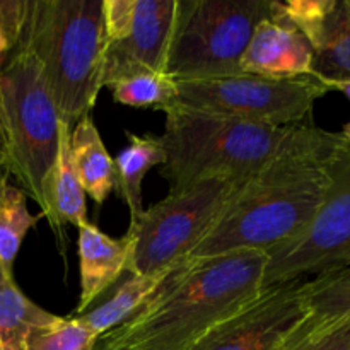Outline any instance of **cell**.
<instances>
[{
  "label": "cell",
  "instance_id": "1",
  "mask_svg": "<svg viewBox=\"0 0 350 350\" xmlns=\"http://www.w3.org/2000/svg\"><path fill=\"white\" fill-rule=\"evenodd\" d=\"M342 133L291 126L272 157L243 180L190 258L241 250L267 253L303 231L330 183V161Z\"/></svg>",
  "mask_w": 350,
  "mask_h": 350
},
{
  "label": "cell",
  "instance_id": "2",
  "mask_svg": "<svg viewBox=\"0 0 350 350\" xmlns=\"http://www.w3.org/2000/svg\"><path fill=\"white\" fill-rule=\"evenodd\" d=\"M267 255L241 250L188 258L129 320L92 350H191L215 325L258 296Z\"/></svg>",
  "mask_w": 350,
  "mask_h": 350
},
{
  "label": "cell",
  "instance_id": "3",
  "mask_svg": "<svg viewBox=\"0 0 350 350\" xmlns=\"http://www.w3.org/2000/svg\"><path fill=\"white\" fill-rule=\"evenodd\" d=\"M21 41L40 64L60 122L72 132L105 88L103 0H29Z\"/></svg>",
  "mask_w": 350,
  "mask_h": 350
},
{
  "label": "cell",
  "instance_id": "4",
  "mask_svg": "<svg viewBox=\"0 0 350 350\" xmlns=\"http://www.w3.org/2000/svg\"><path fill=\"white\" fill-rule=\"evenodd\" d=\"M161 173L170 191L214 178L243 181L275 154L291 126H269L173 103L164 109Z\"/></svg>",
  "mask_w": 350,
  "mask_h": 350
},
{
  "label": "cell",
  "instance_id": "5",
  "mask_svg": "<svg viewBox=\"0 0 350 350\" xmlns=\"http://www.w3.org/2000/svg\"><path fill=\"white\" fill-rule=\"evenodd\" d=\"M0 92L9 133V176L36 202L67 256V232L53 211V173L60 144V116L43 72L24 41L0 65Z\"/></svg>",
  "mask_w": 350,
  "mask_h": 350
},
{
  "label": "cell",
  "instance_id": "6",
  "mask_svg": "<svg viewBox=\"0 0 350 350\" xmlns=\"http://www.w3.org/2000/svg\"><path fill=\"white\" fill-rule=\"evenodd\" d=\"M273 0H176L166 74L174 82L239 75L241 58Z\"/></svg>",
  "mask_w": 350,
  "mask_h": 350
},
{
  "label": "cell",
  "instance_id": "7",
  "mask_svg": "<svg viewBox=\"0 0 350 350\" xmlns=\"http://www.w3.org/2000/svg\"><path fill=\"white\" fill-rule=\"evenodd\" d=\"M241 181L214 178L170 191L130 222L133 253L130 275H150L187 262L207 236Z\"/></svg>",
  "mask_w": 350,
  "mask_h": 350
},
{
  "label": "cell",
  "instance_id": "8",
  "mask_svg": "<svg viewBox=\"0 0 350 350\" xmlns=\"http://www.w3.org/2000/svg\"><path fill=\"white\" fill-rule=\"evenodd\" d=\"M263 289L291 280H310L350 265V144L330 161V183L306 228L269 250Z\"/></svg>",
  "mask_w": 350,
  "mask_h": 350
},
{
  "label": "cell",
  "instance_id": "9",
  "mask_svg": "<svg viewBox=\"0 0 350 350\" xmlns=\"http://www.w3.org/2000/svg\"><path fill=\"white\" fill-rule=\"evenodd\" d=\"M328 91L317 77L267 79L253 74L176 82V105L269 126L301 125Z\"/></svg>",
  "mask_w": 350,
  "mask_h": 350
},
{
  "label": "cell",
  "instance_id": "10",
  "mask_svg": "<svg viewBox=\"0 0 350 350\" xmlns=\"http://www.w3.org/2000/svg\"><path fill=\"white\" fill-rule=\"evenodd\" d=\"M303 286L304 280H291L265 287L191 350H286L291 334L306 317Z\"/></svg>",
  "mask_w": 350,
  "mask_h": 350
},
{
  "label": "cell",
  "instance_id": "11",
  "mask_svg": "<svg viewBox=\"0 0 350 350\" xmlns=\"http://www.w3.org/2000/svg\"><path fill=\"white\" fill-rule=\"evenodd\" d=\"M176 0H137L129 33L106 44L105 85L137 72H164Z\"/></svg>",
  "mask_w": 350,
  "mask_h": 350
},
{
  "label": "cell",
  "instance_id": "12",
  "mask_svg": "<svg viewBox=\"0 0 350 350\" xmlns=\"http://www.w3.org/2000/svg\"><path fill=\"white\" fill-rule=\"evenodd\" d=\"M241 72L267 79L310 77L313 50L296 27L267 17L253 31L241 58Z\"/></svg>",
  "mask_w": 350,
  "mask_h": 350
},
{
  "label": "cell",
  "instance_id": "13",
  "mask_svg": "<svg viewBox=\"0 0 350 350\" xmlns=\"http://www.w3.org/2000/svg\"><path fill=\"white\" fill-rule=\"evenodd\" d=\"M133 243L129 234L111 238L94 224L79 228L77 255L81 270V296L74 317H81L125 272L130 273Z\"/></svg>",
  "mask_w": 350,
  "mask_h": 350
},
{
  "label": "cell",
  "instance_id": "14",
  "mask_svg": "<svg viewBox=\"0 0 350 350\" xmlns=\"http://www.w3.org/2000/svg\"><path fill=\"white\" fill-rule=\"evenodd\" d=\"M303 297L306 317L291 335L293 340L350 325V265L304 280Z\"/></svg>",
  "mask_w": 350,
  "mask_h": 350
},
{
  "label": "cell",
  "instance_id": "15",
  "mask_svg": "<svg viewBox=\"0 0 350 350\" xmlns=\"http://www.w3.org/2000/svg\"><path fill=\"white\" fill-rule=\"evenodd\" d=\"M70 156L84 193L98 205L105 204L115 188V161L91 115L82 116L72 129Z\"/></svg>",
  "mask_w": 350,
  "mask_h": 350
},
{
  "label": "cell",
  "instance_id": "16",
  "mask_svg": "<svg viewBox=\"0 0 350 350\" xmlns=\"http://www.w3.org/2000/svg\"><path fill=\"white\" fill-rule=\"evenodd\" d=\"M306 40L313 50V77L323 84L350 79V0H335Z\"/></svg>",
  "mask_w": 350,
  "mask_h": 350
},
{
  "label": "cell",
  "instance_id": "17",
  "mask_svg": "<svg viewBox=\"0 0 350 350\" xmlns=\"http://www.w3.org/2000/svg\"><path fill=\"white\" fill-rule=\"evenodd\" d=\"M129 144L115 157V187L125 200L130 222L137 221L144 212L142 183L152 167L164 164V149L159 137L137 135L125 132Z\"/></svg>",
  "mask_w": 350,
  "mask_h": 350
},
{
  "label": "cell",
  "instance_id": "18",
  "mask_svg": "<svg viewBox=\"0 0 350 350\" xmlns=\"http://www.w3.org/2000/svg\"><path fill=\"white\" fill-rule=\"evenodd\" d=\"M173 270L150 273V275H130V279H126L109 299L79 318L85 327L101 337L103 334L113 330L120 323L129 320L133 313H137Z\"/></svg>",
  "mask_w": 350,
  "mask_h": 350
},
{
  "label": "cell",
  "instance_id": "19",
  "mask_svg": "<svg viewBox=\"0 0 350 350\" xmlns=\"http://www.w3.org/2000/svg\"><path fill=\"white\" fill-rule=\"evenodd\" d=\"M26 198L17 185L0 181V267L9 279H14V262L23 239L43 219V214H31Z\"/></svg>",
  "mask_w": 350,
  "mask_h": 350
},
{
  "label": "cell",
  "instance_id": "20",
  "mask_svg": "<svg viewBox=\"0 0 350 350\" xmlns=\"http://www.w3.org/2000/svg\"><path fill=\"white\" fill-rule=\"evenodd\" d=\"M53 211L58 224L82 228L88 224L85 193L75 174L70 156V129L60 122V144L53 173Z\"/></svg>",
  "mask_w": 350,
  "mask_h": 350
},
{
  "label": "cell",
  "instance_id": "21",
  "mask_svg": "<svg viewBox=\"0 0 350 350\" xmlns=\"http://www.w3.org/2000/svg\"><path fill=\"white\" fill-rule=\"evenodd\" d=\"M57 318L58 314L33 303L14 279L0 284V342H24L31 330L44 327Z\"/></svg>",
  "mask_w": 350,
  "mask_h": 350
},
{
  "label": "cell",
  "instance_id": "22",
  "mask_svg": "<svg viewBox=\"0 0 350 350\" xmlns=\"http://www.w3.org/2000/svg\"><path fill=\"white\" fill-rule=\"evenodd\" d=\"M113 99L132 108H156L164 111L176 101V82L164 72H137L108 85Z\"/></svg>",
  "mask_w": 350,
  "mask_h": 350
},
{
  "label": "cell",
  "instance_id": "23",
  "mask_svg": "<svg viewBox=\"0 0 350 350\" xmlns=\"http://www.w3.org/2000/svg\"><path fill=\"white\" fill-rule=\"evenodd\" d=\"M98 335L79 317H58L44 327L34 328L24 338L26 350H92Z\"/></svg>",
  "mask_w": 350,
  "mask_h": 350
},
{
  "label": "cell",
  "instance_id": "24",
  "mask_svg": "<svg viewBox=\"0 0 350 350\" xmlns=\"http://www.w3.org/2000/svg\"><path fill=\"white\" fill-rule=\"evenodd\" d=\"M27 12L29 0H0V58L19 44Z\"/></svg>",
  "mask_w": 350,
  "mask_h": 350
},
{
  "label": "cell",
  "instance_id": "25",
  "mask_svg": "<svg viewBox=\"0 0 350 350\" xmlns=\"http://www.w3.org/2000/svg\"><path fill=\"white\" fill-rule=\"evenodd\" d=\"M286 350H350V325H342L327 334L301 340H293L289 337Z\"/></svg>",
  "mask_w": 350,
  "mask_h": 350
},
{
  "label": "cell",
  "instance_id": "26",
  "mask_svg": "<svg viewBox=\"0 0 350 350\" xmlns=\"http://www.w3.org/2000/svg\"><path fill=\"white\" fill-rule=\"evenodd\" d=\"M9 176V133H7V118L3 109L2 92H0V180Z\"/></svg>",
  "mask_w": 350,
  "mask_h": 350
},
{
  "label": "cell",
  "instance_id": "27",
  "mask_svg": "<svg viewBox=\"0 0 350 350\" xmlns=\"http://www.w3.org/2000/svg\"><path fill=\"white\" fill-rule=\"evenodd\" d=\"M328 91H340L350 99V79L347 81H334V82H325Z\"/></svg>",
  "mask_w": 350,
  "mask_h": 350
},
{
  "label": "cell",
  "instance_id": "28",
  "mask_svg": "<svg viewBox=\"0 0 350 350\" xmlns=\"http://www.w3.org/2000/svg\"><path fill=\"white\" fill-rule=\"evenodd\" d=\"M0 350H26L24 342L9 340V342H0Z\"/></svg>",
  "mask_w": 350,
  "mask_h": 350
},
{
  "label": "cell",
  "instance_id": "29",
  "mask_svg": "<svg viewBox=\"0 0 350 350\" xmlns=\"http://www.w3.org/2000/svg\"><path fill=\"white\" fill-rule=\"evenodd\" d=\"M342 137H344L345 142L350 144V123H347V125L344 126V130H342Z\"/></svg>",
  "mask_w": 350,
  "mask_h": 350
},
{
  "label": "cell",
  "instance_id": "30",
  "mask_svg": "<svg viewBox=\"0 0 350 350\" xmlns=\"http://www.w3.org/2000/svg\"><path fill=\"white\" fill-rule=\"evenodd\" d=\"M7 180H9V178H7ZM0 181H3V180H0ZM5 279H9V277H5V275H3V272H2V267H0V284H2L3 280H5Z\"/></svg>",
  "mask_w": 350,
  "mask_h": 350
}]
</instances>
